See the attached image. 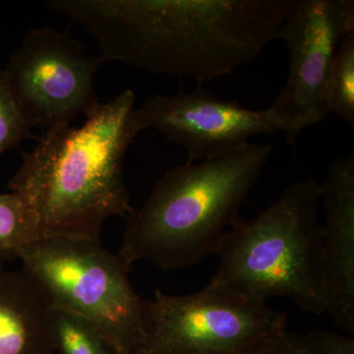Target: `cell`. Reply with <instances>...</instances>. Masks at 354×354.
Masks as SVG:
<instances>
[{
    "label": "cell",
    "instance_id": "cell-3",
    "mask_svg": "<svg viewBox=\"0 0 354 354\" xmlns=\"http://www.w3.org/2000/svg\"><path fill=\"white\" fill-rule=\"evenodd\" d=\"M271 144L167 169L145 204L127 218L118 255L128 268L150 261L164 271L216 255L271 156Z\"/></svg>",
    "mask_w": 354,
    "mask_h": 354
},
{
    "label": "cell",
    "instance_id": "cell-6",
    "mask_svg": "<svg viewBox=\"0 0 354 354\" xmlns=\"http://www.w3.org/2000/svg\"><path fill=\"white\" fill-rule=\"evenodd\" d=\"M286 332L285 312L209 281L190 295L156 291L147 301V335L138 354H254Z\"/></svg>",
    "mask_w": 354,
    "mask_h": 354
},
{
    "label": "cell",
    "instance_id": "cell-4",
    "mask_svg": "<svg viewBox=\"0 0 354 354\" xmlns=\"http://www.w3.org/2000/svg\"><path fill=\"white\" fill-rule=\"evenodd\" d=\"M320 193V183L308 177L286 187L253 220L239 221L221 242L209 281L254 299L285 297L306 313H325Z\"/></svg>",
    "mask_w": 354,
    "mask_h": 354
},
{
    "label": "cell",
    "instance_id": "cell-13",
    "mask_svg": "<svg viewBox=\"0 0 354 354\" xmlns=\"http://www.w3.org/2000/svg\"><path fill=\"white\" fill-rule=\"evenodd\" d=\"M328 113L354 125V32L342 39L325 88Z\"/></svg>",
    "mask_w": 354,
    "mask_h": 354
},
{
    "label": "cell",
    "instance_id": "cell-15",
    "mask_svg": "<svg viewBox=\"0 0 354 354\" xmlns=\"http://www.w3.org/2000/svg\"><path fill=\"white\" fill-rule=\"evenodd\" d=\"M32 128L0 67V155L19 149L26 140L35 138Z\"/></svg>",
    "mask_w": 354,
    "mask_h": 354
},
{
    "label": "cell",
    "instance_id": "cell-7",
    "mask_svg": "<svg viewBox=\"0 0 354 354\" xmlns=\"http://www.w3.org/2000/svg\"><path fill=\"white\" fill-rule=\"evenodd\" d=\"M102 64L69 32L39 28L26 35L3 69L30 124L46 130L94 111V77Z\"/></svg>",
    "mask_w": 354,
    "mask_h": 354
},
{
    "label": "cell",
    "instance_id": "cell-5",
    "mask_svg": "<svg viewBox=\"0 0 354 354\" xmlns=\"http://www.w3.org/2000/svg\"><path fill=\"white\" fill-rule=\"evenodd\" d=\"M20 260L48 306L80 317L116 353H140L147 335V301L130 283V268L102 245L101 237H41Z\"/></svg>",
    "mask_w": 354,
    "mask_h": 354
},
{
    "label": "cell",
    "instance_id": "cell-11",
    "mask_svg": "<svg viewBox=\"0 0 354 354\" xmlns=\"http://www.w3.org/2000/svg\"><path fill=\"white\" fill-rule=\"evenodd\" d=\"M50 306L31 279L0 268V354H55Z\"/></svg>",
    "mask_w": 354,
    "mask_h": 354
},
{
    "label": "cell",
    "instance_id": "cell-9",
    "mask_svg": "<svg viewBox=\"0 0 354 354\" xmlns=\"http://www.w3.org/2000/svg\"><path fill=\"white\" fill-rule=\"evenodd\" d=\"M133 131L147 128L185 149L188 162L234 152L258 134L281 131L271 109L251 111L236 101L221 99L198 84L193 92L148 97L131 115Z\"/></svg>",
    "mask_w": 354,
    "mask_h": 354
},
{
    "label": "cell",
    "instance_id": "cell-2",
    "mask_svg": "<svg viewBox=\"0 0 354 354\" xmlns=\"http://www.w3.org/2000/svg\"><path fill=\"white\" fill-rule=\"evenodd\" d=\"M135 94L125 90L100 102L82 127L44 131L9 180L11 192L30 207L39 239L53 235L101 237L109 218L133 212L123 167L136 138L131 115Z\"/></svg>",
    "mask_w": 354,
    "mask_h": 354
},
{
    "label": "cell",
    "instance_id": "cell-17",
    "mask_svg": "<svg viewBox=\"0 0 354 354\" xmlns=\"http://www.w3.org/2000/svg\"><path fill=\"white\" fill-rule=\"evenodd\" d=\"M254 354H311L302 346L299 335L286 332L279 341Z\"/></svg>",
    "mask_w": 354,
    "mask_h": 354
},
{
    "label": "cell",
    "instance_id": "cell-12",
    "mask_svg": "<svg viewBox=\"0 0 354 354\" xmlns=\"http://www.w3.org/2000/svg\"><path fill=\"white\" fill-rule=\"evenodd\" d=\"M39 232L34 213L15 192L0 193V261L20 259Z\"/></svg>",
    "mask_w": 354,
    "mask_h": 354
},
{
    "label": "cell",
    "instance_id": "cell-8",
    "mask_svg": "<svg viewBox=\"0 0 354 354\" xmlns=\"http://www.w3.org/2000/svg\"><path fill=\"white\" fill-rule=\"evenodd\" d=\"M354 32L353 0H297L278 38L290 53V74L270 109L286 141L329 115L325 88L337 46Z\"/></svg>",
    "mask_w": 354,
    "mask_h": 354
},
{
    "label": "cell",
    "instance_id": "cell-1",
    "mask_svg": "<svg viewBox=\"0 0 354 354\" xmlns=\"http://www.w3.org/2000/svg\"><path fill=\"white\" fill-rule=\"evenodd\" d=\"M297 0H50L51 10L85 26L102 62L198 84L252 64Z\"/></svg>",
    "mask_w": 354,
    "mask_h": 354
},
{
    "label": "cell",
    "instance_id": "cell-14",
    "mask_svg": "<svg viewBox=\"0 0 354 354\" xmlns=\"http://www.w3.org/2000/svg\"><path fill=\"white\" fill-rule=\"evenodd\" d=\"M53 346L57 354H118L90 324L80 317L50 307Z\"/></svg>",
    "mask_w": 354,
    "mask_h": 354
},
{
    "label": "cell",
    "instance_id": "cell-16",
    "mask_svg": "<svg viewBox=\"0 0 354 354\" xmlns=\"http://www.w3.org/2000/svg\"><path fill=\"white\" fill-rule=\"evenodd\" d=\"M302 346L311 354H354V339L332 330L315 329L299 335Z\"/></svg>",
    "mask_w": 354,
    "mask_h": 354
},
{
    "label": "cell",
    "instance_id": "cell-10",
    "mask_svg": "<svg viewBox=\"0 0 354 354\" xmlns=\"http://www.w3.org/2000/svg\"><path fill=\"white\" fill-rule=\"evenodd\" d=\"M325 211L323 258L327 309L333 322L354 332V155L330 165L320 183Z\"/></svg>",
    "mask_w": 354,
    "mask_h": 354
}]
</instances>
